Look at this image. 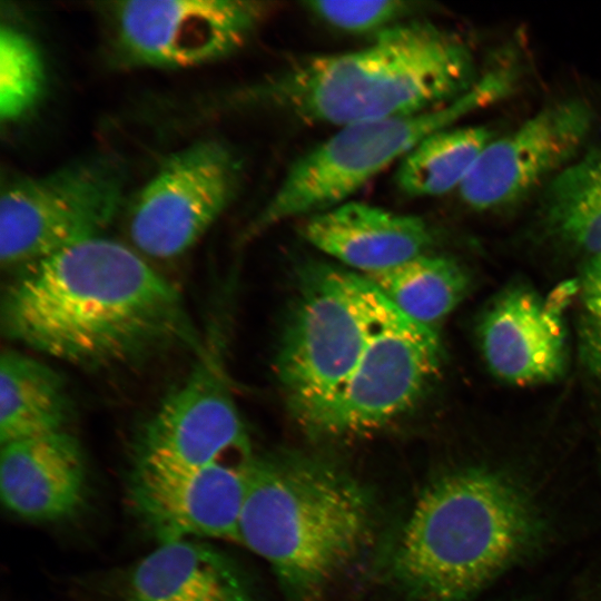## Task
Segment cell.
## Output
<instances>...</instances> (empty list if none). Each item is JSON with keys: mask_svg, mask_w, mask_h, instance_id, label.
<instances>
[{"mask_svg": "<svg viewBox=\"0 0 601 601\" xmlns=\"http://www.w3.org/2000/svg\"><path fill=\"white\" fill-rule=\"evenodd\" d=\"M575 293L577 284L548 297L524 283L504 287L477 324L481 352L490 371L516 385L560 378L569 355L564 306L566 297Z\"/></svg>", "mask_w": 601, "mask_h": 601, "instance_id": "cell-14", "label": "cell"}, {"mask_svg": "<svg viewBox=\"0 0 601 601\" xmlns=\"http://www.w3.org/2000/svg\"><path fill=\"white\" fill-rule=\"evenodd\" d=\"M252 457L250 453L199 467L132 461L126 485L128 505L158 544L237 542Z\"/></svg>", "mask_w": 601, "mask_h": 601, "instance_id": "cell-10", "label": "cell"}, {"mask_svg": "<svg viewBox=\"0 0 601 601\" xmlns=\"http://www.w3.org/2000/svg\"><path fill=\"white\" fill-rule=\"evenodd\" d=\"M302 233L315 248L361 275L423 255L434 242L421 217L352 200L306 217Z\"/></svg>", "mask_w": 601, "mask_h": 601, "instance_id": "cell-16", "label": "cell"}, {"mask_svg": "<svg viewBox=\"0 0 601 601\" xmlns=\"http://www.w3.org/2000/svg\"><path fill=\"white\" fill-rule=\"evenodd\" d=\"M542 533L530 497L482 467L447 472L420 493L392 575L408 601H466L522 559Z\"/></svg>", "mask_w": 601, "mask_h": 601, "instance_id": "cell-4", "label": "cell"}, {"mask_svg": "<svg viewBox=\"0 0 601 601\" xmlns=\"http://www.w3.org/2000/svg\"><path fill=\"white\" fill-rule=\"evenodd\" d=\"M539 217L549 237L601 257V152L573 160L546 184Z\"/></svg>", "mask_w": 601, "mask_h": 601, "instance_id": "cell-20", "label": "cell"}, {"mask_svg": "<svg viewBox=\"0 0 601 601\" xmlns=\"http://www.w3.org/2000/svg\"><path fill=\"white\" fill-rule=\"evenodd\" d=\"M240 178V159L223 142L199 141L173 154L129 209L132 243L155 258L184 254L231 204Z\"/></svg>", "mask_w": 601, "mask_h": 601, "instance_id": "cell-9", "label": "cell"}, {"mask_svg": "<svg viewBox=\"0 0 601 601\" xmlns=\"http://www.w3.org/2000/svg\"><path fill=\"white\" fill-rule=\"evenodd\" d=\"M46 85L42 56L20 29H0V116L3 121H16L41 99Z\"/></svg>", "mask_w": 601, "mask_h": 601, "instance_id": "cell-22", "label": "cell"}, {"mask_svg": "<svg viewBox=\"0 0 601 601\" xmlns=\"http://www.w3.org/2000/svg\"><path fill=\"white\" fill-rule=\"evenodd\" d=\"M306 10L324 23L348 33L374 36L408 21L421 9L417 2L402 0L307 1Z\"/></svg>", "mask_w": 601, "mask_h": 601, "instance_id": "cell-23", "label": "cell"}, {"mask_svg": "<svg viewBox=\"0 0 601 601\" xmlns=\"http://www.w3.org/2000/svg\"><path fill=\"white\" fill-rule=\"evenodd\" d=\"M0 493L13 515L57 523L80 514L88 499L85 455L67 430L1 445Z\"/></svg>", "mask_w": 601, "mask_h": 601, "instance_id": "cell-15", "label": "cell"}, {"mask_svg": "<svg viewBox=\"0 0 601 601\" xmlns=\"http://www.w3.org/2000/svg\"><path fill=\"white\" fill-rule=\"evenodd\" d=\"M505 88L503 77L490 75L446 105L339 128L289 166L252 221L248 234L347 201L393 162H400L424 138L450 127Z\"/></svg>", "mask_w": 601, "mask_h": 601, "instance_id": "cell-6", "label": "cell"}, {"mask_svg": "<svg viewBox=\"0 0 601 601\" xmlns=\"http://www.w3.org/2000/svg\"><path fill=\"white\" fill-rule=\"evenodd\" d=\"M475 80L473 55L460 37L412 19L361 49L296 59L253 91L266 108L343 128L446 105Z\"/></svg>", "mask_w": 601, "mask_h": 601, "instance_id": "cell-3", "label": "cell"}, {"mask_svg": "<svg viewBox=\"0 0 601 601\" xmlns=\"http://www.w3.org/2000/svg\"><path fill=\"white\" fill-rule=\"evenodd\" d=\"M593 125V109L582 99L544 107L486 145L459 188L463 201L476 210L520 203L573 161Z\"/></svg>", "mask_w": 601, "mask_h": 601, "instance_id": "cell-13", "label": "cell"}, {"mask_svg": "<svg viewBox=\"0 0 601 601\" xmlns=\"http://www.w3.org/2000/svg\"><path fill=\"white\" fill-rule=\"evenodd\" d=\"M276 354L286 404L309 433L368 341L380 294L358 273L325 263L300 268Z\"/></svg>", "mask_w": 601, "mask_h": 601, "instance_id": "cell-5", "label": "cell"}, {"mask_svg": "<svg viewBox=\"0 0 601 601\" xmlns=\"http://www.w3.org/2000/svg\"><path fill=\"white\" fill-rule=\"evenodd\" d=\"M189 375L138 433L132 461L199 467L250 452L247 434L217 353L203 347Z\"/></svg>", "mask_w": 601, "mask_h": 601, "instance_id": "cell-12", "label": "cell"}, {"mask_svg": "<svg viewBox=\"0 0 601 601\" xmlns=\"http://www.w3.org/2000/svg\"><path fill=\"white\" fill-rule=\"evenodd\" d=\"M493 136L483 126L447 127L431 134L398 162L396 186L410 197L440 196L460 188Z\"/></svg>", "mask_w": 601, "mask_h": 601, "instance_id": "cell-21", "label": "cell"}, {"mask_svg": "<svg viewBox=\"0 0 601 601\" xmlns=\"http://www.w3.org/2000/svg\"><path fill=\"white\" fill-rule=\"evenodd\" d=\"M124 184L107 161L71 164L39 177L11 180L0 199V260L21 268L100 236L122 199Z\"/></svg>", "mask_w": 601, "mask_h": 601, "instance_id": "cell-7", "label": "cell"}, {"mask_svg": "<svg viewBox=\"0 0 601 601\" xmlns=\"http://www.w3.org/2000/svg\"><path fill=\"white\" fill-rule=\"evenodd\" d=\"M16 273L1 328L37 352L109 368L204 347L178 288L115 240L89 238Z\"/></svg>", "mask_w": 601, "mask_h": 601, "instance_id": "cell-1", "label": "cell"}, {"mask_svg": "<svg viewBox=\"0 0 601 601\" xmlns=\"http://www.w3.org/2000/svg\"><path fill=\"white\" fill-rule=\"evenodd\" d=\"M577 352L582 372L601 388V257L588 258L577 283Z\"/></svg>", "mask_w": 601, "mask_h": 601, "instance_id": "cell-24", "label": "cell"}, {"mask_svg": "<svg viewBox=\"0 0 601 601\" xmlns=\"http://www.w3.org/2000/svg\"><path fill=\"white\" fill-rule=\"evenodd\" d=\"M71 415V400L59 373L18 351L1 354V445L65 431Z\"/></svg>", "mask_w": 601, "mask_h": 601, "instance_id": "cell-18", "label": "cell"}, {"mask_svg": "<svg viewBox=\"0 0 601 601\" xmlns=\"http://www.w3.org/2000/svg\"><path fill=\"white\" fill-rule=\"evenodd\" d=\"M118 587L121 601H257L239 565L204 540L158 544Z\"/></svg>", "mask_w": 601, "mask_h": 601, "instance_id": "cell-17", "label": "cell"}, {"mask_svg": "<svg viewBox=\"0 0 601 601\" xmlns=\"http://www.w3.org/2000/svg\"><path fill=\"white\" fill-rule=\"evenodd\" d=\"M267 4L243 0H130L114 3L117 42L131 61L152 67L211 62L240 48Z\"/></svg>", "mask_w": 601, "mask_h": 601, "instance_id": "cell-11", "label": "cell"}, {"mask_svg": "<svg viewBox=\"0 0 601 601\" xmlns=\"http://www.w3.org/2000/svg\"><path fill=\"white\" fill-rule=\"evenodd\" d=\"M442 356L437 331L410 319L380 294L361 358L311 433L341 437L388 424L421 398Z\"/></svg>", "mask_w": 601, "mask_h": 601, "instance_id": "cell-8", "label": "cell"}, {"mask_svg": "<svg viewBox=\"0 0 601 601\" xmlns=\"http://www.w3.org/2000/svg\"><path fill=\"white\" fill-rule=\"evenodd\" d=\"M378 534L375 499L346 470L305 454L253 455L237 543L292 601H326L365 566Z\"/></svg>", "mask_w": 601, "mask_h": 601, "instance_id": "cell-2", "label": "cell"}, {"mask_svg": "<svg viewBox=\"0 0 601 601\" xmlns=\"http://www.w3.org/2000/svg\"><path fill=\"white\" fill-rule=\"evenodd\" d=\"M362 276L406 317L435 331L471 286L467 270L457 260L430 253Z\"/></svg>", "mask_w": 601, "mask_h": 601, "instance_id": "cell-19", "label": "cell"}]
</instances>
